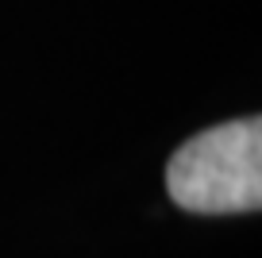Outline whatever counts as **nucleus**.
<instances>
[{"instance_id": "nucleus-1", "label": "nucleus", "mask_w": 262, "mask_h": 258, "mask_svg": "<svg viewBox=\"0 0 262 258\" xmlns=\"http://www.w3.org/2000/svg\"><path fill=\"white\" fill-rule=\"evenodd\" d=\"M173 204L201 216L254 212L262 204V123L231 120L178 146L166 166Z\"/></svg>"}]
</instances>
